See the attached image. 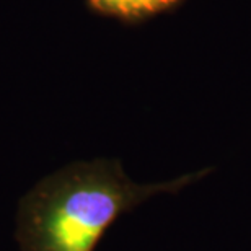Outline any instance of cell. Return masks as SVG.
<instances>
[{"instance_id":"1","label":"cell","mask_w":251,"mask_h":251,"mask_svg":"<svg viewBox=\"0 0 251 251\" xmlns=\"http://www.w3.org/2000/svg\"><path fill=\"white\" fill-rule=\"evenodd\" d=\"M209 173L140 184L118 160L77 162L39 181L20 202L17 240L22 251H95L104 232L144 201L173 194Z\"/></svg>"},{"instance_id":"2","label":"cell","mask_w":251,"mask_h":251,"mask_svg":"<svg viewBox=\"0 0 251 251\" xmlns=\"http://www.w3.org/2000/svg\"><path fill=\"white\" fill-rule=\"evenodd\" d=\"M184 0H87L90 10L124 23H139L176 8Z\"/></svg>"}]
</instances>
